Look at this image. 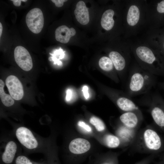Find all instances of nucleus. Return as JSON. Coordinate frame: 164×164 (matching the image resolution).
<instances>
[{"mask_svg":"<svg viewBox=\"0 0 164 164\" xmlns=\"http://www.w3.org/2000/svg\"><path fill=\"white\" fill-rule=\"evenodd\" d=\"M153 75L146 70L132 71L129 74L125 93L130 97L147 93L154 84Z\"/></svg>","mask_w":164,"mask_h":164,"instance_id":"1","label":"nucleus"},{"mask_svg":"<svg viewBox=\"0 0 164 164\" xmlns=\"http://www.w3.org/2000/svg\"><path fill=\"white\" fill-rule=\"evenodd\" d=\"M26 22L29 29L33 33L38 34L41 32L44 26V19L41 10L34 8L27 14Z\"/></svg>","mask_w":164,"mask_h":164,"instance_id":"2","label":"nucleus"},{"mask_svg":"<svg viewBox=\"0 0 164 164\" xmlns=\"http://www.w3.org/2000/svg\"><path fill=\"white\" fill-rule=\"evenodd\" d=\"M15 61L18 65L22 70L29 71L32 67L31 57L28 51L22 46H16L14 51Z\"/></svg>","mask_w":164,"mask_h":164,"instance_id":"3","label":"nucleus"},{"mask_svg":"<svg viewBox=\"0 0 164 164\" xmlns=\"http://www.w3.org/2000/svg\"><path fill=\"white\" fill-rule=\"evenodd\" d=\"M142 141L145 148L151 151L159 149L161 145L160 138L157 133L151 128L146 129L142 135Z\"/></svg>","mask_w":164,"mask_h":164,"instance_id":"4","label":"nucleus"},{"mask_svg":"<svg viewBox=\"0 0 164 164\" xmlns=\"http://www.w3.org/2000/svg\"><path fill=\"white\" fill-rule=\"evenodd\" d=\"M135 52L138 59L147 66L145 70L152 74V66L153 65V63L156 60L152 51L147 47L140 46L136 49ZM153 68L155 73L154 67Z\"/></svg>","mask_w":164,"mask_h":164,"instance_id":"5","label":"nucleus"},{"mask_svg":"<svg viewBox=\"0 0 164 164\" xmlns=\"http://www.w3.org/2000/svg\"><path fill=\"white\" fill-rule=\"evenodd\" d=\"M16 136L19 142L26 148L30 149L36 148L38 143L31 132L26 128L21 127L16 132Z\"/></svg>","mask_w":164,"mask_h":164,"instance_id":"6","label":"nucleus"},{"mask_svg":"<svg viewBox=\"0 0 164 164\" xmlns=\"http://www.w3.org/2000/svg\"><path fill=\"white\" fill-rule=\"evenodd\" d=\"M5 83L10 95L13 99L19 100L22 98L24 95L23 86L17 77L9 76L6 79Z\"/></svg>","mask_w":164,"mask_h":164,"instance_id":"7","label":"nucleus"},{"mask_svg":"<svg viewBox=\"0 0 164 164\" xmlns=\"http://www.w3.org/2000/svg\"><path fill=\"white\" fill-rule=\"evenodd\" d=\"M142 118L141 111H130L125 112L122 114L120 117V119L123 125L129 128L134 129Z\"/></svg>","mask_w":164,"mask_h":164,"instance_id":"8","label":"nucleus"},{"mask_svg":"<svg viewBox=\"0 0 164 164\" xmlns=\"http://www.w3.org/2000/svg\"><path fill=\"white\" fill-rule=\"evenodd\" d=\"M91 144L87 140L78 138L71 141L69 145L70 151L75 154H81L88 151L90 149Z\"/></svg>","mask_w":164,"mask_h":164,"instance_id":"9","label":"nucleus"},{"mask_svg":"<svg viewBox=\"0 0 164 164\" xmlns=\"http://www.w3.org/2000/svg\"><path fill=\"white\" fill-rule=\"evenodd\" d=\"M76 34V30L73 28H70L65 25H62L56 29L55 39L60 43H66L69 41L70 38Z\"/></svg>","mask_w":164,"mask_h":164,"instance_id":"10","label":"nucleus"},{"mask_svg":"<svg viewBox=\"0 0 164 164\" xmlns=\"http://www.w3.org/2000/svg\"><path fill=\"white\" fill-rule=\"evenodd\" d=\"M74 13L76 19L80 24L86 25L89 22L88 8L83 1H80L77 3Z\"/></svg>","mask_w":164,"mask_h":164,"instance_id":"11","label":"nucleus"},{"mask_svg":"<svg viewBox=\"0 0 164 164\" xmlns=\"http://www.w3.org/2000/svg\"><path fill=\"white\" fill-rule=\"evenodd\" d=\"M109 56L115 69L121 73H124L126 67V60L124 57L119 53L115 51L111 52Z\"/></svg>","mask_w":164,"mask_h":164,"instance_id":"12","label":"nucleus"},{"mask_svg":"<svg viewBox=\"0 0 164 164\" xmlns=\"http://www.w3.org/2000/svg\"><path fill=\"white\" fill-rule=\"evenodd\" d=\"M17 149L15 143L11 141L6 145L4 152H3L2 159L5 163L9 164L11 163L14 159Z\"/></svg>","mask_w":164,"mask_h":164,"instance_id":"13","label":"nucleus"},{"mask_svg":"<svg viewBox=\"0 0 164 164\" xmlns=\"http://www.w3.org/2000/svg\"><path fill=\"white\" fill-rule=\"evenodd\" d=\"M114 15V11L111 9L106 10L103 13L101 20V24L105 30H109L113 27L114 24L113 19Z\"/></svg>","mask_w":164,"mask_h":164,"instance_id":"14","label":"nucleus"},{"mask_svg":"<svg viewBox=\"0 0 164 164\" xmlns=\"http://www.w3.org/2000/svg\"><path fill=\"white\" fill-rule=\"evenodd\" d=\"M151 104L150 112L153 120L159 126H164V112L160 108L154 105L152 102Z\"/></svg>","mask_w":164,"mask_h":164,"instance_id":"15","label":"nucleus"},{"mask_svg":"<svg viewBox=\"0 0 164 164\" xmlns=\"http://www.w3.org/2000/svg\"><path fill=\"white\" fill-rule=\"evenodd\" d=\"M140 18V11L138 8L135 5H132L129 8L127 15V20L130 26H134L138 22Z\"/></svg>","mask_w":164,"mask_h":164,"instance_id":"16","label":"nucleus"},{"mask_svg":"<svg viewBox=\"0 0 164 164\" xmlns=\"http://www.w3.org/2000/svg\"><path fill=\"white\" fill-rule=\"evenodd\" d=\"M4 83L1 80H0V97L3 104L6 107L12 105L14 101L12 97L8 94H6L4 91Z\"/></svg>","mask_w":164,"mask_h":164,"instance_id":"17","label":"nucleus"},{"mask_svg":"<svg viewBox=\"0 0 164 164\" xmlns=\"http://www.w3.org/2000/svg\"><path fill=\"white\" fill-rule=\"evenodd\" d=\"M52 56L49 58V60L50 61H53L54 64H57L59 66H61L62 63L60 60L64 58L65 56V51L60 47L58 49H56L54 50L52 53H50Z\"/></svg>","mask_w":164,"mask_h":164,"instance_id":"18","label":"nucleus"},{"mask_svg":"<svg viewBox=\"0 0 164 164\" xmlns=\"http://www.w3.org/2000/svg\"><path fill=\"white\" fill-rule=\"evenodd\" d=\"M104 140L105 145L111 148L117 147L120 143V141L118 137L111 134L106 135Z\"/></svg>","mask_w":164,"mask_h":164,"instance_id":"19","label":"nucleus"},{"mask_svg":"<svg viewBox=\"0 0 164 164\" xmlns=\"http://www.w3.org/2000/svg\"><path fill=\"white\" fill-rule=\"evenodd\" d=\"M99 65L100 67L106 72H111L113 69V64L109 57L103 56L99 61Z\"/></svg>","mask_w":164,"mask_h":164,"instance_id":"20","label":"nucleus"},{"mask_svg":"<svg viewBox=\"0 0 164 164\" xmlns=\"http://www.w3.org/2000/svg\"><path fill=\"white\" fill-rule=\"evenodd\" d=\"M90 122L95 126L98 131H102L105 128V126L104 122L100 119L96 117H92L90 119Z\"/></svg>","mask_w":164,"mask_h":164,"instance_id":"21","label":"nucleus"},{"mask_svg":"<svg viewBox=\"0 0 164 164\" xmlns=\"http://www.w3.org/2000/svg\"><path fill=\"white\" fill-rule=\"evenodd\" d=\"M15 162L16 164H32L27 158L22 155L18 157L16 159Z\"/></svg>","mask_w":164,"mask_h":164,"instance_id":"22","label":"nucleus"},{"mask_svg":"<svg viewBox=\"0 0 164 164\" xmlns=\"http://www.w3.org/2000/svg\"><path fill=\"white\" fill-rule=\"evenodd\" d=\"M78 125L79 126L88 132H91L92 130L91 128L84 121H79L78 123Z\"/></svg>","mask_w":164,"mask_h":164,"instance_id":"23","label":"nucleus"},{"mask_svg":"<svg viewBox=\"0 0 164 164\" xmlns=\"http://www.w3.org/2000/svg\"><path fill=\"white\" fill-rule=\"evenodd\" d=\"M153 158L152 156L150 155L135 164H150Z\"/></svg>","mask_w":164,"mask_h":164,"instance_id":"24","label":"nucleus"},{"mask_svg":"<svg viewBox=\"0 0 164 164\" xmlns=\"http://www.w3.org/2000/svg\"><path fill=\"white\" fill-rule=\"evenodd\" d=\"M157 11L160 13H164V0L158 3L157 7Z\"/></svg>","mask_w":164,"mask_h":164,"instance_id":"25","label":"nucleus"},{"mask_svg":"<svg viewBox=\"0 0 164 164\" xmlns=\"http://www.w3.org/2000/svg\"><path fill=\"white\" fill-rule=\"evenodd\" d=\"M99 164H117V160L114 159H106L101 162Z\"/></svg>","mask_w":164,"mask_h":164,"instance_id":"26","label":"nucleus"},{"mask_svg":"<svg viewBox=\"0 0 164 164\" xmlns=\"http://www.w3.org/2000/svg\"><path fill=\"white\" fill-rule=\"evenodd\" d=\"M53 3H55L56 6L58 7H60L63 6V3L67 1V0H51Z\"/></svg>","mask_w":164,"mask_h":164,"instance_id":"27","label":"nucleus"},{"mask_svg":"<svg viewBox=\"0 0 164 164\" xmlns=\"http://www.w3.org/2000/svg\"><path fill=\"white\" fill-rule=\"evenodd\" d=\"M84 96L86 99H88L89 97V94L88 92V87L87 86H84L82 88V90Z\"/></svg>","mask_w":164,"mask_h":164,"instance_id":"28","label":"nucleus"},{"mask_svg":"<svg viewBox=\"0 0 164 164\" xmlns=\"http://www.w3.org/2000/svg\"><path fill=\"white\" fill-rule=\"evenodd\" d=\"M66 99L67 101H70L71 99L72 95V92L70 89H68L66 91Z\"/></svg>","mask_w":164,"mask_h":164,"instance_id":"29","label":"nucleus"},{"mask_svg":"<svg viewBox=\"0 0 164 164\" xmlns=\"http://www.w3.org/2000/svg\"><path fill=\"white\" fill-rule=\"evenodd\" d=\"M12 1L14 5L16 6H19L21 4V0H11Z\"/></svg>","mask_w":164,"mask_h":164,"instance_id":"30","label":"nucleus"},{"mask_svg":"<svg viewBox=\"0 0 164 164\" xmlns=\"http://www.w3.org/2000/svg\"><path fill=\"white\" fill-rule=\"evenodd\" d=\"M3 27L1 22H0V37H1L2 31Z\"/></svg>","mask_w":164,"mask_h":164,"instance_id":"31","label":"nucleus"},{"mask_svg":"<svg viewBox=\"0 0 164 164\" xmlns=\"http://www.w3.org/2000/svg\"><path fill=\"white\" fill-rule=\"evenodd\" d=\"M21 1L23 2H26L27 0H21Z\"/></svg>","mask_w":164,"mask_h":164,"instance_id":"32","label":"nucleus"},{"mask_svg":"<svg viewBox=\"0 0 164 164\" xmlns=\"http://www.w3.org/2000/svg\"></svg>","mask_w":164,"mask_h":164,"instance_id":"33","label":"nucleus"}]
</instances>
